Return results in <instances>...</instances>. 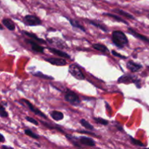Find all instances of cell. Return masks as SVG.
<instances>
[{
	"instance_id": "6da1fadb",
	"label": "cell",
	"mask_w": 149,
	"mask_h": 149,
	"mask_svg": "<svg viewBox=\"0 0 149 149\" xmlns=\"http://www.w3.org/2000/svg\"><path fill=\"white\" fill-rule=\"evenodd\" d=\"M112 41L118 47L122 48L129 44L128 39L125 33L121 31H114L112 33Z\"/></svg>"
},
{
	"instance_id": "7a4b0ae2",
	"label": "cell",
	"mask_w": 149,
	"mask_h": 149,
	"mask_svg": "<svg viewBox=\"0 0 149 149\" xmlns=\"http://www.w3.org/2000/svg\"><path fill=\"white\" fill-rule=\"evenodd\" d=\"M65 99L66 101H68V103L74 105V106H78L81 103L79 97L77 95V94H76L74 92L70 90H67L65 92Z\"/></svg>"
},
{
	"instance_id": "3957f363",
	"label": "cell",
	"mask_w": 149,
	"mask_h": 149,
	"mask_svg": "<svg viewBox=\"0 0 149 149\" xmlns=\"http://www.w3.org/2000/svg\"><path fill=\"white\" fill-rule=\"evenodd\" d=\"M119 83H125V84H130V83H135L138 87H141L140 80L135 76L132 75H125L121 77L118 80Z\"/></svg>"
},
{
	"instance_id": "277c9868",
	"label": "cell",
	"mask_w": 149,
	"mask_h": 149,
	"mask_svg": "<svg viewBox=\"0 0 149 149\" xmlns=\"http://www.w3.org/2000/svg\"><path fill=\"white\" fill-rule=\"evenodd\" d=\"M68 71H69L70 74H71L73 77H75L76 79H77L83 80L85 79V77H84V74H83L82 71H81V69H80L77 65H74V64L70 65Z\"/></svg>"
},
{
	"instance_id": "5b68a950",
	"label": "cell",
	"mask_w": 149,
	"mask_h": 149,
	"mask_svg": "<svg viewBox=\"0 0 149 149\" xmlns=\"http://www.w3.org/2000/svg\"><path fill=\"white\" fill-rule=\"evenodd\" d=\"M24 20V23L26 25L30 26H39V25L42 24V21L40 19L36 16L33 15H27L23 18Z\"/></svg>"
},
{
	"instance_id": "8992f818",
	"label": "cell",
	"mask_w": 149,
	"mask_h": 149,
	"mask_svg": "<svg viewBox=\"0 0 149 149\" xmlns=\"http://www.w3.org/2000/svg\"><path fill=\"white\" fill-rule=\"evenodd\" d=\"M20 101L23 102V103H24L25 104L28 106V108H29V109H30V110L33 113H34L35 114L38 115V116H41V117L44 118V119H47V116L46 115L43 113V112H42L40 110H39V109H36V107H34V106H33V105H32L31 103L29 101V100H26V99H21V100H20Z\"/></svg>"
},
{
	"instance_id": "52a82bcc",
	"label": "cell",
	"mask_w": 149,
	"mask_h": 149,
	"mask_svg": "<svg viewBox=\"0 0 149 149\" xmlns=\"http://www.w3.org/2000/svg\"><path fill=\"white\" fill-rule=\"evenodd\" d=\"M45 61L47 62H49V63L55 65H58V66H62V65H65L67 64L66 61L63 58H45Z\"/></svg>"
},
{
	"instance_id": "ba28073f",
	"label": "cell",
	"mask_w": 149,
	"mask_h": 149,
	"mask_svg": "<svg viewBox=\"0 0 149 149\" xmlns=\"http://www.w3.org/2000/svg\"><path fill=\"white\" fill-rule=\"evenodd\" d=\"M78 141H79L80 143L87 146H95V143L93 141V139L89 138V137H79L78 138Z\"/></svg>"
},
{
	"instance_id": "9c48e42d",
	"label": "cell",
	"mask_w": 149,
	"mask_h": 149,
	"mask_svg": "<svg viewBox=\"0 0 149 149\" xmlns=\"http://www.w3.org/2000/svg\"><path fill=\"white\" fill-rule=\"evenodd\" d=\"M128 31H129V33H130V34H132V36H134L135 37L138 38V39H141V40L143 41V42H147V43H149V38L147 37V36H144V35H142V34H141V33H138L136 31H135L134 29H131V28H129V29H128Z\"/></svg>"
},
{
	"instance_id": "30bf717a",
	"label": "cell",
	"mask_w": 149,
	"mask_h": 149,
	"mask_svg": "<svg viewBox=\"0 0 149 149\" xmlns=\"http://www.w3.org/2000/svg\"><path fill=\"white\" fill-rule=\"evenodd\" d=\"M127 68L130 70V71L135 73L139 71L140 69H141L142 65H140V64L136 63L133 62V61H130L129 62L127 63Z\"/></svg>"
},
{
	"instance_id": "8fae6325",
	"label": "cell",
	"mask_w": 149,
	"mask_h": 149,
	"mask_svg": "<svg viewBox=\"0 0 149 149\" xmlns=\"http://www.w3.org/2000/svg\"><path fill=\"white\" fill-rule=\"evenodd\" d=\"M2 23L7 29H8L10 31H14L15 29V25L14 22L9 18H4L2 20Z\"/></svg>"
},
{
	"instance_id": "7c38bea8",
	"label": "cell",
	"mask_w": 149,
	"mask_h": 149,
	"mask_svg": "<svg viewBox=\"0 0 149 149\" xmlns=\"http://www.w3.org/2000/svg\"><path fill=\"white\" fill-rule=\"evenodd\" d=\"M48 49H49L51 52H52V53L55 54V55H58V56L62 57V58H70V56L68 54H67L66 52H63V51L60 50V49H55V48H48Z\"/></svg>"
},
{
	"instance_id": "4fadbf2b",
	"label": "cell",
	"mask_w": 149,
	"mask_h": 149,
	"mask_svg": "<svg viewBox=\"0 0 149 149\" xmlns=\"http://www.w3.org/2000/svg\"><path fill=\"white\" fill-rule=\"evenodd\" d=\"M50 116L55 121H61L64 117L63 113L58 111H52V112H50Z\"/></svg>"
},
{
	"instance_id": "5bb4252c",
	"label": "cell",
	"mask_w": 149,
	"mask_h": 149,
	"mask_svg": "<svg viewBox=\"0 0 149 149\" xmlns=\"http://www.w3.org/2000/svg\"><path fill=\"white\" fill-rule=\"evenodd\" d=\"M28 43H29L31 45L32 49H33V51H35V52H44V49H45V48H44L43 47L39 45L38 44H36V42H33V41H31V40H29V41H28Z\"/></svg>"
},
{
	"instance_id": "9a60e30c",
	"label": "cell",
	"mask_w": 149,
	"mask_h": 149,
	"mask_svg": "<svg viewBox=\"0 0 149 149\" xmlns=\"http://www.w3.org/2000/svg\"><path fill=\"white\" fill-rule=\"evenodd\" d=\"M93 48L95 49L96 50L100 51L102 52H109V49L107 48V47H106L105 45H101V44H94L93 45Z\"/></svg>"
},
{
	"instance_id": "2e32d148",
	"label": "cell",
	"mask_w": 149,
	"mask_h": 149,
	"mask_svg": "<svg viewBox=\"0 0 149 149\" xmlns=\"http://www.w3.org/2000/svg\"><path fill=\"white\" fill-rule=\"evenodd\" d=\"M69 22H70V23L72 25V26H74V27L80 29V30L83 31H86V30H85V29L84 28V26H83L82 25L80 24V23H79L78 20H74V19H69Z\"/></svg>"
},
{
	"instance_id": "e0dca14e",
	"label": "cell",
	"mask_w": 149,
	"mask_h": 149,
	"mask_svg": "<svg viewBox=\"0 0 149 149\" xmlns=\"http://www.w3.org/2000/svg\"><path fill=\"white\" fill-rule=\"evenodd\" d=\"M23 33H24V34H26L27 36H29V38H31V39H35V40L38 41V42H42V43H45V41H44L43 39H39V38L36 35H35L34 33H30V32L26 31H23Z\"/></svg>"
},
{
	"instance_id": "ac0fdd59",
	"label": "cell",
	"mask_w": 149,
	"mask_h": 149,
	"mask_svg": "<svg viewBox=\"0 0 149 149\" xmlns=\"http://www.w3.org/2000/svg\"><path fill=\"white\" fill-rule=\"evenodd\" d=\"M103 15H106V16H109V17H112L113 19H114V20H116V21H119V22H122V23H124L125 24L127 25L128 23H127L126 21H125V20H123V19L122 18V17H120L118 15H113L111 14V13H103Z\"/></svg>"
},
{
	"instance_id": "d6986e66",
	"label": "cell",
	"mask_w": 149,
	"mask_h": 149,
	"mask_svg": "<svg viewBox=\"0 0 149 149\" xmlns=\"http://www.w3.org/2000/svg\"><path fill=\"white\" fill-rule=\"evenodd\" d=\"M87 22H88L89 23H90V24H92V25H93V26H96V27L99 28V29H100L102 31H105V32L108 31V29H106V26H104V25L101 24V23H97V22L93 21V20H87Z\"/></svg>"
},
{
	"instance_id": "ffe728a7",
	"label": "cell",
	"mask_w": 149,
	"mask_h": 149,
	"mask_svg": "<svg viewBox=\"0 0 149 149\" xmlns=\"http://www.w3.org/2000/svg\"><path fill=\"white\" fill-rule=\"evenodd\" d=\"M113 11L116 12V13H119V14L125 16V17H127V18L131 19V20H133V19H135L134 16H132V15L130 14V13H127V12H125L122 10H119V9H117V10H114Z\"/></svg>"
},
{
	"instance_id": "44dd1931",
	"label": "cell",
	"mask_w": 149,
	"mask_h": 149,
	"mask_svg": "<svg viewBox=\"0 0 149 149\" xmlns=\"http://www.w3.org/2000/svg\"><path fill=\"white\" fill-rule=\"evenodd\" d=\"M80 124H81V125H82L84 127H85L86 129L89 130H93L94 129V127H93V125H90V124L87 121H86L85 119H81V120H80Z\"/></svg>"
},
{
	"instance_id": "7402d4cb",
	"label": "cell",
	"mask_w": 149,
	"mask_h": 149,
	"mask_svg": "<svg viewBox=\"0 0 149 149\" xmlns=\"http://www.w3.org/2000/svg\"><path fill=\"white\" fill-rule=\"evenodd\" d=\"M25 134H26V135H28V136L31 137V138H34V139H39V135H37L36 134L33 133V132H32L31 130H29V129H26L25 130Z\"/></svg>"
},
{
	"instance_id": "603a6c76",
	"label": "cell",
	"mask_w": 149,
	"mask_h": 149,
	"mask_svg": "<svg viewBox=\"0 0 149 149\" xmlns=\"http://www.w3.org/2000/svg\"><path fill=\"white\" fill-rule=\"evenodd\" d=\"M94 120L95 122H97V123L100 124V125H104V126L109 125V122H108L107 120H106V119H102V118L100 117H95Z\"/></svg>"
},
{
	"instance_id": "cb8c5ba5",
	"label": "cell",
	"mask_w": 149,
	"mask_h": 149,
	"mask_svg": "<svg viewBox=\"0 0 149 149\" xmlns=\"http://www.w3.org/2000/svg\"><path fill=\"white\" fill-rule=\"evenodd\" d=\"M33 75L36 76V77H40V78H43V79H49V80H52L53 79V77H50V76H47V75H45L42 73L41 72H36L33 74Z\"/></svg>"
},
{
	"instance_id": "d4e9b609",
	"label": "cell",
	"mask_w": 149,
	"mask_h": 149,
	"mask_svg": "<svg viewBox=\"0 0 149 149\" xmlns=\"http://www.w3.org/2000/svg\"><path fill=\"white\" fill-rule=\"evenodd\" d=\"M130 138L131 143H132V144H134V145L138 146H145V145H144V144L141 141L135 139V138H132V137H131V136H130Z\"/></svg>"
},
{
	"instance_id": "484cf974",
	"label": "cell",
	"mask_w": 149,
	"mask_h": 149,
	"mask_svg": "<svg viewBox=\"0 0 149 149\" xmlns=\"http://www.w3.org/2000/svg\"><path fill=\"white\" fill-rule=\"evenodd\" d=\"M0 116H1V117H7L8 116V113L6 111L5 109L2 106V104H1V108H0Z\"/></svg>"
},
{
	"instance_id": "4316f807",
	"label": "cell",
	"mask_w": 149,
	"mask_h": 149,
	"mask_svg": "<svg viewBox=\"0 0 149 149\" xmlns=\"http://www.w3.org/2000/svg\"><path fill=\"white\" fill-rule=\"evenodd\" d=\"M26 119L27 121H29V122H31V123L33 124V125H39V123H38L37 121L35 120V119H33V118L30 117V116H26Z\"/></svg>"
},
{
	"instance_id": "83f0119b",
	"label": "cell",
	"mask_w": 149,
	"mask_h": 149,
	"mask_svg": "<svg viewBox=\"0 0 149 149\" xmlns=\"http://www.w3.org/2000/svg\"><path fill=\"white\" fill-rule=\"evenodd\" d=\"M112 54H113V55H115V56H117V57H119V58H126V57H125V56H123V55H120V54H119L118 53V52H115V51H112Z\"/></svg>"
},
{
	"instance_id": "f1b7e54d",
	"label": "cell",
	"mask_w": 149,
	"mask_h": 149,
	"mask_svg": "<svg viewBox=\"0 0 149 149\" xmlns=\"http://www.w3.org/2000/svg\"><path fill=\"white\" fill-rule=\"evenodd\" d=\"M0 136H1V143H4L5 141L4 136H3V135H1Z\"/></svg>"
},
{
	"instance_id": "f546056e",
	"label": "cell",
	"mask_w": 149,
	"mask_h": 149,
	"mask_svg": "<svg viewBox=\"0 0 149 149\" xmlns=\"http://www.w3.org/2000/svg\"><path fill=\"white\" fill-rule=\"evenodd\" d=\"M148 17H149V15H148Z\"/></svg>"
}]
</instances>
